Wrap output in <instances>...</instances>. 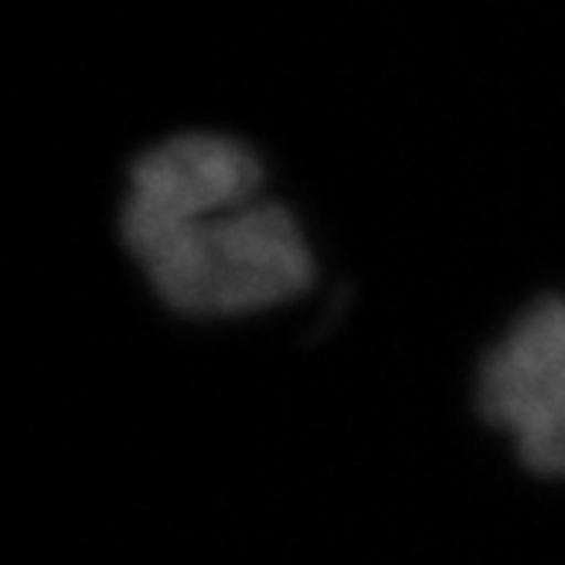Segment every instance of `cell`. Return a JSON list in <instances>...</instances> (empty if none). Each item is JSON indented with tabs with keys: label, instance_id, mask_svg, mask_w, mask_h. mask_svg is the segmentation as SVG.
<instances>
[{
	"label": "cell",
	"instance_id": "obj_1",
	"mask_svg": "<svg viewBox=\"0 0 565 565\" xmlns=\"http://www.w3.org/2000/svg\"><path fill=\"white\" fill-rule=\"evenodd\" d=\"M124 238L168 307L238 317L300 297L313 259L297 218L266 194L259 157L222 134H181L130 171Z\"/></svg>",
	"mask_w": 565,
	"mask_h": 565
},
{
	"label": "cell",
	"instance_id": "obj_2",
	"mask_svg": "<svg viewBox=\"0 0 565 565\" xmlns=\"http://www.w3.org/2000/svg\"><path fill=\"white\" fill-rule=\"evenodd\" d=\"M477 402L532 470L565 477V300L548 297L518 317L483 361Z\"/></svg>",
	"mask_w": 565,
	"mask_h": 565
}]
</instances>
